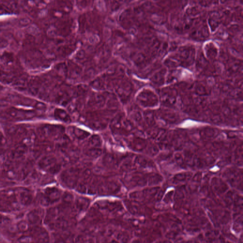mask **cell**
<instances>
[{"label": "cell", "instance_id": "3", "mask_svg": "<svg viewBox=\"0 0 243 243\" xmlns=\"http://www.w3.org/2000/svg\"><path fill=\"white\" fill-rule=\"evenodd\" d=\"M195 49L192 46L180 47L176 54L175 59L185 66L192 65L195 61Z\"/></svg>", "mask_w": 243, "mask_h": 243}, {"label": "cell", "instance_id": "7", "mask_svg": "<svg viewBox=\"0 0 243 243\" xmlns=\"http://www.w3.org/2000/svg\"><path fill=\"white\" fill-rule=\"evenodd\" d=\"M88 126L93 129L100 130L106 127L108 122V118H105L103 116L100 117L96 114H91L86 118Z\"/></svg>", "mask_w": 243, "mask_h": 243}, {"label": "cell", "instance_id": "24", "mask_svg": "<svg viewBox=\"0 0 243 243\" xmlns=\"http://www.w3.org/2000/svg\"><path fill=\"white\" fill-rule=\"evenodd\" d=\"M8 221L9 220H8V218H5V217L2 216L1 215H0V224H4V223L8 222Z\"/></svg>", "mask_w": 243, "mask_h": 243}, {"label": "cell", "instance_id": "11", "mask_svg": "<svg viewBox=\"0 0 243 243\" xmlns=\"http://www.w3.org/2000/svg\"><path fill=\"white\" fill-rule=\"evenodd\" d=\"M103 141L101 137L97 134L90 135L87 139L86 149H102Z\"/></svg>", "mask_w": 243, "mask_h": 243}, {"label": "cell", "instance_id": "18", "mask_svg": "<svg viewBox=\"0 0 243 243\" xmlns=\"http://www.w3.org/2000/svg\"><path fill=\"white\" fill-rule=\"evenodd\" d=\"M60 190L56 187L49 188L45 191L46 199L50 200L57 199L60 196Z\"/></svg>", "mask_w": 243, "mask_h": 243}, {"label": "cell", "instance_id": "21", "mask_svg": "<svg viewBox=\"0 0 243 243\" xmlns=\"http://www.w3.org/2000/svg\"><path fill=\"white\" fill-rule=\"evenodd\" d=\"M195 92L198 95L205 96L208 94L207 88L202 85H198L196 86L195 89Z\"/></svg>", "mask_w": 243, "mask_h": 243}, {"label": "cell", "instance_id": "26", "mask_svg": "<svg viewBox=\"0 0 243 243\" xmlns=\"http://www.w3.org/2000/svg\"><path fill=\"white\" fill-rule=\"evenodd\" d=\"M38 243V242H31V243Z\"/></svg>", "mask_w": 243, "mask_h": 243}, {"label": "cell", "instance_id": "12", "mask_svg": "<svg viewBox=\"0 0 243 243\" xmlns=\"http://www.w3.org/2000/svg\"><path fill=\"white\" fill-rule=\"evenodd\" d=\"M54 115L56 120L64 123H70L72 121L71 116L67 111L61 108L55 109Z\"/></svg>", "mask_w": 243, "mask_h": 243}, {"label": "cell", "instance_id": "15", "mask_svg": "<svg viewBox=\"0 0 243 243\" xmlns=\"http://www.w3.org/2000/svg\"><path fill=\"white\" fill-rule=\"evenodd\" d=\"M166 70L165 69H160L159 71L155 72L151 78L152 83L157 86H162L165 82V75H166Z\"/></svg>", "mask_w": 243, "mask_h": 243}, {"label": "cell", "instance_id": "19", "mask_svg": "<svg viewBox=\"0 0 243 243\" xmlns=\"http://www.w3.org/2000/svg\"><path fill=\"white\" fill-rule=\"evenodd\" d=\"M20 200L23 205H29L32 200V195L27 191H22L20 194Z\"/></svg>", "mask_w": 243, "mask_h": 243}, {"label": "cell", "instance_id": "17", "mask_svg": "<svg viewBox=\"0 0 243 243\" xmlns=\"http://www.w3.org/2000/svg\"><path fill=\"white\" fill-rule=\"evenodd\" d=\"M205 52L208 58L210 59H214L217 55V49L215 45L210 43L206 45Z\"/></svg>", "mask_w": 243, "mask_h": 243}, {"label": "cell", "instance_id": "16", "mask_svg": "<svg viewBox=\"0 0 243 243\" xmlns=\"http://www.w3.org/2000/svg\"><path fill=\"white\" fill-rule=\"evenodd\" d=\"M221 22V18L219 14L217 12H213L209 15L208 18V24L210 29L214 31L219 27Z\"/></svg>", "mask_w": 243, "mask_h": 243}, {"label": "cell", "instance_id": "10", "mask_svg": "<svg viewBox=\"0 0 243 243\" xmlns=\"http://www.w3.org/2000/svg\"><path fill=\"white\" fill-rule=\"evenodd\" d=\"M191 37L198 40L207 39L209 36V30L206 24H202L196 28L191 33Z\"/></svg>", "mask_w": 243, "mask_h": 243}, {"label": "cell", "instance_id": "23", "mask_svg": "<svg viewBox=\"0 0 243 243\" xmlns=\"http://www.w3.org/2000/svg\"><path fill=\"white\" fill-rule=\"evenodd\" d=\"M25 151H26V148L24 146L23 147V146H21L17 147L13 152V156L16 158L21 157L23 156Z\"/></svg>", "mask_w": 243, "mask_h": 243}, {"label": "cell", "instance_id": "14", "mask_svg": "<svg viewBox=\"0 0 243 243\" xmlns=\"http://www.w3.org/2000/svg\"><path fill=\"white\" fill-rule=\"evenodd\" d=\"M27 222L30 225H36L41 220V213L39 209H35L30 211L27 215Z\"/></svg>", "mask_w": 243, "mask_h": 243}, {"label": "cell", "instance_id": "1", "mask_svg": "<svg viewBox=\"0 0 243 243\" xmlns=\"http://www.w3.org/2000/svg\"><path fill=\"white\" fill-rule=\"evenodd\" d=\"M112 131L117 134H128L133 129V125L129 119L125 118L123 114H118L114 117L110 123Z\"/></svg>", "mask_w": 243, "mask_h": 243}, {"label": "cell", "instance_id": "6", "mask_svg": "<svg viewBox=\"0 0 243 243\" xmlns=\"http://www.w3.org/2000/svg\"><path fill=\"white\" fill-rule=\"evenodd\" d=\"M65 129L58 125H46L40 129V133L46 137H51L58 140L64 135Z\"/></svg>", "mask_w": 243, "mask_h": 243}, {"label": "cell", "instance_id": "5", "mask_svg": "<svg viewBox=\"0 0 243 243\" xmlns=\"http://www.w3.org/2000/svg\"><path fill=\"white\" fill-rule=\"evenodd\" d=\"M137 100L142 105L148 107L156 105L158 102L157 95L150 89H145L138 95Z\"/></svg>", "mask_w": 243, "mask_h": 243}, {"label": "cell", "instance_id": "25", "mask_svg": "<svg viewBox=\"0 0 243 243\" xmlns=\"http://www.w3.org/2000/svg\"><path fill=\"white\" fill-rule=\"evenodd\" d=\"M4 144V138L2 134H0V145Z\"/></svg>", "mask_w": 243, "mask_h": 243}, {"label": "cell", "instance_id": "8", "mask_svg": "<svg viewBox=\"0 0 243 243\" xmlns=\"http://www.w3.org/2000/svg\"><path fill=\"white\" fill-rule=\"evenodd\" d=\"M177 98V92L174 88H164L161 93V99L162 103L167 105H171L175 103Z\"/></svg>", "mask_w": 243, "mask_h": 243}, {"label": "cell", "instance_id": "22", "mask_svg": "<svg viewBox=\"0 0 243 243\" xmlns=\"http://www.w3.org/2000/svg\"><path fill=\"white\" fill-rule=\"evenodd\" d=\"M29 223L25 221H21L18 225V228L21 232H25L29 229Z\"/></svg>", "mask_w": 243, "mask_h": 243}, {"label": "cell", "instance_id": "2", "mask_svg": "<svg viewBox=\"0 0 243 243\" xmlns=\"http://www.w3.org/2000/svg\"><path fill=\"white\" fill-rule=\"evenodd\" d=\"M82 171L77 167H70L64 170L60 174L61 183L68 188H74L77 186L81 177Z\"/></svg>", "mask_w": 243, "mask_h": 243}, {"label": "cell", "instance_id": "4", "mask_svg": "<svg viewBox=\"0 0 243 243\" xmlns=\"http://www.w3.org/2000/svg\"><path fill=\"white\" fill-rule=\"evenodd\" d=\"M40 168L49 173L56 174L61 169V164L55 156L47 155L42 157L39 162Z\"/></svg>", "mask_w": 243, "mask_h": 243}, {"label": "cell", "instance_id": "20", "mask_svg": "<svg viewBox=\"0 0 243 243\" xmlns=\"http://www.w3.org/2000/svg\"><path fill=\"white\" fill-rule=\"evenodd\" d=\"M208 61L206 58H205L204 55L200 54L198 56L197 60V67L199 69H203L206 67Z\"/></svg>", "mask_w": 243, "mask_h": 243}, {"label": "cell", "instance_id": "13", "mask_svg": "<svg viewBox=\"0 0 243 243\" xmlns=\"http://www.w3.org/2000/svg\"><path fill=\"white\" fill-rule=\"evenodd\" d=\"M32 230V233L35 239L39 243H45L48 240V236L45 230L41 227H35Z\"/></svg>", "mask_w": 243, "mask_h": 243}, {"label": "cell", "instance_id": "9", "mask_svg": "<svg viewBox=\"0 0 243 243\" xmlns=\"http://www.w3.org/2000/svg\"><path fill=\"white\" fill-rule=\"evenodd\" d=\"M69 133L70 136L74 140L81 141L88 139L90 136V133L86 130L77 126H72L69 129Z\"/></svg>", "mask_w": 243, "mask_h": 243}]
</instances>
